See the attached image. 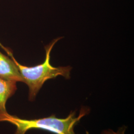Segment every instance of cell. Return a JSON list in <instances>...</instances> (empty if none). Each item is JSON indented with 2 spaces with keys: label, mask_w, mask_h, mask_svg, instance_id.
<instances>
[{
  "label": "cell",
  "mask_w": 134,
  "mask_h": 134,
  "mask_svg": "<svg viewBox=\"0 0 134 134\" xmlns=\"http://www.w3.org/2000/svg\"><path fill=\"white\" fill-rule=\"evenodd\" d=\"M126 127H122L118 130L117 132H114L111 130H106L103 131L101 134H125Z\"/></svg>",
  "instance_id": "5b68a950"
},
{
  "label": "cell",
  "mask_w": 134,
  "mask_h": 134,
  "mask_svg": "<svg viewBox=\"0 0 134 134\" xmlns=\"http://www.w3.org/2000/svg\"><path fill=\"white\" fill-rule=\"evenodd\" d=\"M17 90L16 82L0 78V112H7L6 102Z\"/></svg>",
  "instance_id": "277c9868"
},
{
  "label": "cell",
  "mask_w": 134,
  "mask_h": 134,
  "mask_svg": "<svg viewBox=\"0 0 134 134\" xmlns=\"http://www.w3.org/2000/svg\"><path fill=\"white\" fill-rule=\"evenodd\" d=\"M88 109L82 107L80 114L76 116V112L72 111L65 118H59L55 115L36 119H24L9 114L8 112H0V122H8L16 127L14 134H25L31 129H40L55 134H76L75 125L81 118L88 113Z\"/></svg>",
  "instance_id": "7a4b0ae2"
},
{
  "label": "cell",
  "mask_w": 134,
  "mask_h": 134,
  "mask_svg": "<svg viewBox=\"0 0 134 134\" xmlns=\"http://www.w3.org/2000/svg\"><path fill=\"white\" fill-rule=\"evenodd\" d=\"M62 38L58 37L45 47L46 55L43 62L33 67L23 65L18 62L13 56L10 50L6 49L7 53L10 55L18 67L24 82L29 88V99L30 101L35 100L39 91L47 80L55 79L61 76L66 79H70V72L72 68L71 66L53 67L50 64L51 52L55 44Z\"/></svg>",
  "instance_id": "6da1fadb"
},
{
  "label": "cell",
  "mask_w": 134,
  "mask_h": 134,
  "mask_svg": "<svg viewBox=\"0 0 134 134\" xmlns=\"http://www.w3.org/2000/svg\"><path fill=\"white\" fill-rule=\"evenodd\" d=\"M0 78L8 81L23 82L19 70L12 59L0 52Z\"/></svg>",
  "instance_id": "3957f363"
}]
</instances>
